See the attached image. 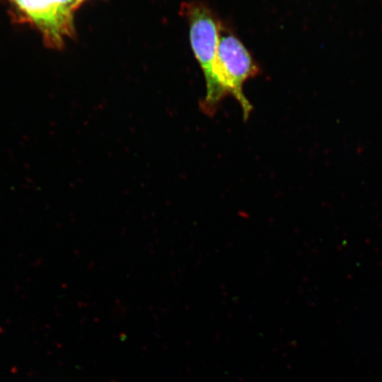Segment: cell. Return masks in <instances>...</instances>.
<instances>
[{"label": "cell", "instance_id": "5b68a950", "mask_svg": "<svg viewBox=\"0 0 382 382\" xmlns=\"http://www.w3.org/2000/svg\"><path fill=\"white\" fill-rule=\"evenodd\" d=\"M85 0H75V9H77V6H80L82 3H84Z\"/></svg>", "mask_w": 382, "mask_h": 382}, {"label": "cell", "instance_id": "3957f363", "mask_svg": "<svg viewBox=\"0 0 382 382\" xmlns=\"http://www.w3.org/2000/svg\"><path fill=\"white\" fill-rule=\"evenodd\" d=\"M21 12L26 14L54 42H61L70 33L71 14L58 5L55 0H13Z\"/></svg>", "mask_w": 382, "mask_h": 382}, {"label": "cell", "instance_id": "6da1fadb", "mask_svg": "<svg viewBox=\"0 0 382 382\" xmlns=\"http://www.w3.org/2000/svg\"><path fill=\"white\" fill-rule=\"evenodd\" d=\"M181 13L188 23L191 48L203 71L207 85V95L200 106L204 114L214 115L222 101L229 96L218 64L222 23L214 11L202 2L183 4Z\"/></svg>", "mask_w": 382, "mask_h": 382}, {"label": "cell", "instance_id": "277c9868", "mask_svg": "<svg viewBox=\"0 0 382 382\" xmlns=\"http://www.w3.org/2000/svg\"><path fill=\"white\" fill-rule=\"evenodd\" d=\"M55 2L68 13L71 14L72 11L75 9V0H55Z\"/></svg>", "mask_w": 382, "mask_h": 382}, {"label": "cell", "instance_id": "7a4b0ae2", "mask_svg": "<svg viewBox=\"0 0 382 382\" xmlns=\"http://www.w3.org/2000/svg\"><path fill=\"white\" fill-rule=\"evenodd\" d=\"M218 64L223 84L229 95L240 104L245 120L250 116L252 106L245 97L244 85L257 77L259 68L244 43L222 23L218 50Z\"/></svg>", "mask_w": 382, "mask_h": 382}]
</instances>
